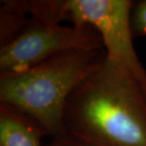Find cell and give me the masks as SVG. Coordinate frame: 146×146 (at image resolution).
Masks as SVG:
<instances>
[{
  "mask_svg": "<svg viewBox=\"0 0 146 146\" xmlns=\"http://www.w3.org/2000/svg\"><path fill=\"white\" fill-rule=\"evenodd\" d=\"M63 128L92 146H146V90L106 57L68 98Z\"/></svg>",
  "mask_w": 146,
  "mask_h": 146,
  "instance_id": "cell-1",
  "label": "cell"
},
{
  "mask_svg": "<svg viewBox=\"0 0 146 146\" xmlns=\"http://www.w3.org/2000/svg\"><path fill=\"white\" fill-rule=\"evenodd\" d=\"M105 49L72 50L23 72L0 77V103L11 106L41 126L46 136H64L63 115L75 89L106 59Z\"/></svg>",
  "mask_w": 146,
  "mask_h": 146,
  "instance_id": "cell-2",
  "label": "cell"
},
{
  "mask_svg": "<svg viewBox=\"0 0 146 146\" xmlns=\"http://www.w3.org/2000/svg\"><path fill=\"white\" fill-rule=\"evenodd\" d=\"M130 0H41L46 18L94 28L102 39L107 58L121 64L146 90V69L133 46Z\"/></svg>",
  "mask_w": 146,
  "mask_h": 146,
  "instance_id": "cell-3",
  "label": "cell"
},
{
  "mask_svg": "<svg viewBox=\"0 0 146 146\" xmlns=\"http://www.w3.org/2000/svg\"><path fill=\"white\" fill-rule=\"evenodd\" d=\"M99 49H105L102 39L91 26L31 17L20 36L0 47V77L23 72L61 53Z\"/></svg>",
  "mask_w": 146,
  "mask_h": 146,
  "instance_id": "cell-4",
  "label": "cell"
},
{
  "mask_svg": "<svg viewBox=\"0 0 146 146\" xmlns=\"http://www.w3.org/2000/svg\"><path fill=\"white\" fill-rule=\"evenodd\" d=\"M46 133L36 121L20 110L0 103V146H44Z\"/></svg>",
  "mask_w": 146,
  "mask_h": 146,
  "instance_id": "cell-5",
  "label": "cell"
},
{
  "mask_svg": "<svg viewBox=\"0 0 146 146\" xmlns=\"http://www.w3.org/2000/svg\"><path fill=\"white\" fill-rule=\"evenodd\" d=\"M31 21L26 1H2L0 8V45L9 44L21 35Z\"/></svg>",
  "mask_w": 146,
  "mask_h": 146,
  "instance_id": "cell-6",
  "label": "cell"
},
{
  "mask_svg": "<svg viewBox=\"0 0 146 146\" xmlns=\"http://www.w3.org/2000/svg\"><path fill=\"white\" fill-rule=\"evenodd\" d=\"M131 25L134 37L146 36V0L134 3L131 15Z\"/></svg>",
  "mask_w": 146,
  "mask_h": 146,
  "instance_id": "cell-7",
  "label": "cell"
},
{
  "mask_svg": "<svg viewBox=\"0 0 146 146\" xmlns=\"http://www.w3.org/2000/svg\"><path fill=\"white\" fill-rule=\"evenodd\" d=\"M44 146H92L69 135L52 138L51 141Z\"/></svg>",
  "mask_w": 146,
  "mask_h": 146,
  "instance_id": "cell-8",
  "label": "cell"
}]
</instances>
